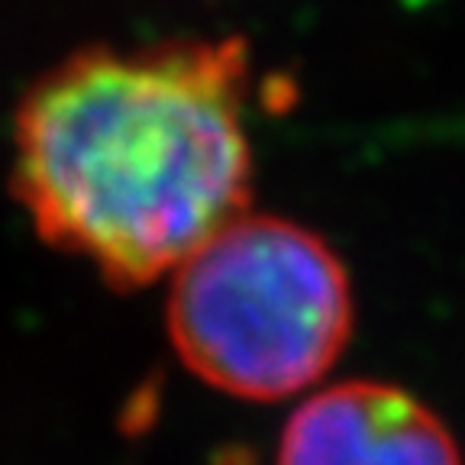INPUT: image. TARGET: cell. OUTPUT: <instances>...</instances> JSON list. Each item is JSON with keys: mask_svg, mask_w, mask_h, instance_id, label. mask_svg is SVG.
Returning <instances> with one entry per match:
<instances>
[{"mask_svg": "<svg viewBox=\"0 0 465 465\" xmlns=\"http://www.w3.org/2000/svg\"><path fill=\"white\" fill-rule=\"evenodd\" d=\"M249 104L240 36L87 45L16 104L10 191L45 246L139 291L249 211Z\"/></svg>", "mask_w": 465, "mask_h": 465, "instance_id": "6da1fadb", "label": "cell"}, {"mask_svg": "<svg viewBox=\"0 0 465 465\" xmlns=\"http://www.w3.org/2000/svg\"><path fill=\"white\" fill-rule=\"evenodd\" d=\"M356 320L352 282L320 232L240 213L172 272L168 340L203 385L282 401L317 385Z\"/></svg>", "mask_w": 465, "mask_h": 465, "instance_id": "7a4b0ae2", "label": "cell"}, {"mask_svg": "<svg viewBox=\"0 0 465 465\" xmlns=\"http://www.w3.org/2000/svg\"><path fill=\"white\" fill-rule=\"evenodd\" d=\"M275 465H465L456 433L417 394L352 378L313 391L282 430Z\"/></svg>", "mask_w": 465, "mask_h": 465, "instance_id": "3957f363", "label": "cell"}]
</instances>
